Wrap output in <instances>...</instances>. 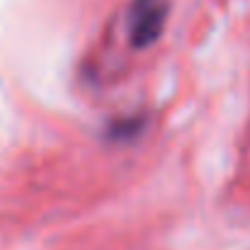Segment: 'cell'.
I'll use <instances>...</instances> for the list:
<instances>
[{"label":"cell","instance_id":"6da1fadb","mask_svg":"<svg viewBox=\"0 0 250 250\" xmlns=\"http://www.w3.org/2000/svg\"><path fill=\"white\" fill-rule=\"evenodd\" d=\"M167 15H170V0H131L126 15L129 42L136 49L153 46L166 29Z\"/></svg>","mask_w":250,"mask_h":250}]
</instances>
